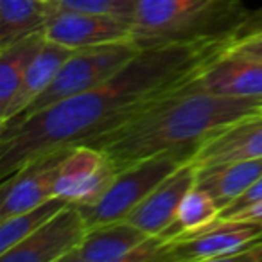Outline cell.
<instances>
[{
	"instance_id": "cell-9",
	"label": "cell",
	"mask_w": 262,
	"mask_h": 262,
	"mask_svg": "<svg viewBox=\"0 0 262 262\" xmlns=\"http://www.w3.org/2000/svg\"><path fill=\"white\" fill-rule=\"evenodd\" d=\"M70 147L56 149L34 158L0 185V221L34 208L54 198L58 169Z\"/></svg>"
},
{
	"instance_id": "cell-2",
	"label": "cell",
	"mask_w": 262,
	"mask_h": 262,
	"mask_svg": "<svg viewBox=\"0 0 262 262\" xmlns=\"http://www.w3.org/2000/svg\"><path fill=\"white\" fill-rule=\"evenodd\" d=\"M262 112V99L219 95L189 83L124 126L88 140L102 149L117 172L165 153L192 155L226 126Z\"/></svg>"
},
{
	"instance_id": "cell-25",
	"label": "cell",
	"mask_w": 262,
	"mask_h": 262,
	"mask_svg": "<svg viewBox=\"0 0 262 262\" xmlns=\"http://www.w3.org/2000/svg\"><path fill=\"white\" fill-rule=\"evenodd\" d=\"M232 260H246V262H262V237L251 243L244 251L237 253Z\"/></svg>"
},
{
	"instance_id": "cell-11",
	"label": "cell",
	"mask_w": 262,
	"mask_h": 262,
	"mask_svg": "<svg viewBox=\"0 0 262 262\" xmlns=\"http://www.w3.org/2000/svg\"><path fill=\"white\" fill-rule=\"evenodd\" d=\"M196 178L198 165L190 160L185 162L131 212L126 221L149 235L164 233L174 223L180 203L185 194L196 185Z\"/></svg>"
},
{
	"instance_id": "cell-6",
	"label": "cell",
	"mask_w": 262,
	"mask_h": 262,
	"mask_svg": "<svg viewBox=\"0 0 262 262\" xmlns=\"http://www.w3.org/2000/svg\"><path fill=\"white\" fill-rule=\"evenodd\" d=\"M262 237V223L243 219H215L205 228L169 243L164 260L208 262L232 260L251 243Z\"/></svg>"
},
{
	"instance_id": "cell-22",
	"label": "cell",
	"mask_w": 262,
	"mask_h": 262,
	"mask_svg": "<svg viewBox=\"0 0 262 262\" xmlns=\"http://www.w3.org/2000/svg\"><path fill=\"white\" fill-rule=\"evenodd\" d=\"M226 56H233V58H243L250 59V61L262 63V33L250 34L235 40L230 45Z\"/></svg>"
},
{
	"instance_id": "cell-16",
	"label": "cell",
	"mask_w": 262,
	"mask_h": 262,
	"mask_svg": "<svg viewBox=\"0 0 262 262\" xmlns=\"http://www.w3.org/2000/svg\"><path fill=\"white\" fill-rule=\"evenodd\" d=\"M262 176V158L198 167L196 185L207 190L217 207L226 208Z\"/></svg>"
},
{
	"instance_id": "cell-14",
	"label": "cell",
	"mask_w": 262,
	"mask_h": 262,
	"mask_svg": "<svg viewBox=\"0 0 262 262\" xmlns=\"http://www.w3.org/2000/svg\"><path fill=\"white\" fill-rule=\"evenodd\" d=\"M74 49L65 47V45L54 43V41L47 40L41 43L38 52L34 54L33 61L27 67V72L22 79L18 92L9 102L8 110L0 115V127L15 120L20 113H24L54 81L56 74L63 67V63L70 58Z\"/></svg>"
},
{
	"instance_id": "cell-4",
	"label": "cell",
	"mask_w": 262,
	"mask_h": 262,
	"mask_svg": "<svg viewBox=\"0 0 262 262\" xmlns=\"http://www.w3.org/2000/svg\"><path fill=\"white\" fill-rule=\"evenodd\" d=\"M142 49L133 40L76 49L70 54V58L63 63L59 72L56 74L51 86L15 120L27 119V117L49 108V106L58 104L61 101L92 90L97 84L110 79L115 72H119ZM15 120H11V122H15Z\"/></svg>"
},
{
	"instance_id": "cell-24",
	"label": "cell",
	"mask_w": 262,
	"mask_h": 262,
	"mask_svg": "<svg viewBox=\"0 0 262 262\" xmlns=\"http://www.w3.org/2000/svg\"><path fill=\"white\" fill-rule=\"evenodd\" d=\"M258 33H262V8L248 13L243 26H241L239 33H237L235 40L244 38V36H250V34H258Z\"/></svg>"
},
{
	"instance_id": "cell-3",
	"label": "cell",
	"mask_w": 262,
	"mask_h": 262,
	"mask_svg": "<svg viewBox=\"0 0 262 262\" xmlns=\"http://www.w3.org/2000/svg\"><path fill=\"white\" fill-rule=\"evenodd\" d=\"M248 13L241 0H137L133 41L146 49L203 38L235 40Z\"/></svg>"
},
{
	"instance_id": "cell-12",
	"label": "cell",
	"mask_w": 262,
	"mask_h": 262,
	"mask_svg": "<svg viewBox=\"0 0 262 262\" xmlns=\"http://www.w3.org/2000/svg\"><path fill=\"white\" fill-rule=\"evenodd\" d=\"M262 158V112L244 117L200 144L190 162L198 167Z\"/></svg>"
},
{
	"instance_id": "cell-1",
	"label": "cell",
	"mask_w": 262,
	"mask_h": 262,
	"mask_svg": "<svg viewBox=\"0 0 262 262\" xmlns=\"http://www.w3.org/2000/svg\"><path fill=\"white\" fill-rule=\"evenodd\" d=\"M233 38H203L146 47L92 90L0 127V178L34 158L124 126L192 83L228 52Z\"/></svg>"
},
{
	"instance_id": "cell-19",
	"label": "cell",
	"mask_w": 262,
	"mask_h": 262,
	"mask_svg": "<svg viewBox=\"0 0 262 262\" xmlns=\"http://www.w3.org/2000/svg\"><path fill=\"white\" fill-rule=\"evenodd\" d=\"M219 214H221V208L212 200L210 194L194 185L180 203L174 223L158 237H162L165 243L178 241L214 223Z\"/></svg>"
},
{
	"instance_id": "cell-27",
	"label": "cell",
	"mask_w": 262,
	"mask_h": 262,
	"mask_svg": "<svg viewBox=\"0 0 262 262\" xmlns=\"http://www.w3.org/2000/svg\"><path fill=\"white\" fill-rule=\"evenodd\" d=\"M49 2H51V0H49Z\"/></svg>"
},
{
	"instance_id": "cell-5",
	"label": "cell",
	"mask_w": 262,
	"mask_h": 262,
	"mask_svg": "<svg viewBox=\"0 0 262 262\" xmlns=\"http://www.w3.org/2000/svg\"><path fill=\"white\" fill-rule=\"evenodd\" d=\"M190 160L187 153H165L117 172L112 185L94 205L81 207L88 228L124 221L169 174Z\"/></svg>"
},
{
	"instance_id": "cell-8",
	"label": "cell",
	"mask_w": 262,
	"mask_h": 262,
	"mask_svg": "<svg viewBox=\"0 0 262 262\" xmlns=\"http://www.w3.org/2000/svg\"><path fill=\"white\" fill-rule=\"evenodd\" d=\"M88 232L81 207L69 203L33 235L0 255L2 262H58L76 250Z\"/></svg>"
},
{
	"instance_id": "cell-23",
	"label": "cell",
	"mask_w": 262,
	"mask_h": 262,
	"mask_svg": "<svg viewBox=\"0 0 262 262\" xmlns=\"http://www.w3.org/2000/svg\"><path fill=\"white\" fill-rule=\"evenodd\" d=\"M260 201H262V176L246 190V192L241 194V196L237 198L235 201H232L226 208H223L217 219H230L232 215L239 214L241 210H246V208L253 207V205L260 203Z\"/></svg>"
},
{
	"instance_id": "cell-26",
	"label": "cell",
	"mask_w": 262,
	"mask_h": 262,
	"mask_svg": "<svg viewBox=\"0 0 262 262\" xmlns=\"http://www.w3.org/2000/svg\"><path fill=\"white\" fill-rule=\"evenodd\" d=\"M230 219H243V221H257L262 223V201L253 207L246 208V210H241L239 214L232 215ZM221 221H226V219H221Z\"/></svg>"
},
{
	"instance_id": "cell-15",
	"label": "cell",
	"mask_w": 262,
	"mask_h": 262,
	"mask_svg": "<svg viewBox=\"0 0 262 262\" xmlns=\"http://www.w3.org/2000/svg\"><path fill=\"white\" fill-rule=\"evenodd\" d=\"M192 84L219 95L262 99V63L225 54L205 69Z\"/></svg>"
},
{
	"instance_id": "cell-7",
	"label": "cell",
	"mask_w": 262,
	"mask_h": 262,
	"mask_svg": "<svg viewBox=\"0 0 262 262\" xmlns=\"http://www.w3.org/2000/svg\"><path fill=\"white\" fill-rule=\"evenodd\" d=\"M117 176V169L102 149L76 144L67 151L54 182V196L77 207L94 205Z\"/></svg>"
},
{
	"instance_id": "cell-10",
	"label": "cell",
	"mask_w": 262,
	"mask_h": 262,
	"mask_svg": "<svg viewBox=\"0 0 262 262\" xmlns=\"http://www.w3.org/2000/svg\"><path fill=\"white\" fill-rule=\"evenodd\" d=\"M43 34L47 40L76 51V49L133 40V26L131 22L115 16L70 11L52 6Z\"/></svg>"
},
{
	"instance_id": "cell-18",
	"label": "cell",
	"mask_w": 262,
	"mask_h": 262,
	"mask_svg": "<svg viewBox=\"0 0 262 262\" xmlns=\"http://www.w3.org/2000/svg\"><path fill=\"white\" fill-rule=\"evenodd\" d=\"M43 41V33H34L9 47L0 49V115L8 110L9 102L16 95L27 67Z\"/></svg>"
},
{
	"instance_id": "cell-17",
	"label": "cell",
	"mask_w": 262,
	"mask_h": 262,
	"mask_svg": "<svg viewBox=\"0 0 262 262\" xmlns=\"http://www.w3.org/2000/svg\"><path fill=\"white\" fill-rule=\"evenodd\" d=\"M51 11L49 0H0V49L43 33Z\"/></svg>"
},
{
	"instance_id": "cell-21",
	"label": "cell",
	"mask_w": 262,
	"mask_h": 262,
	"mask_svg": "<svg viewBox=\"0 0 262 262\" xmlns=\"http://www.w3.org/2000/svg\"><path fill=\"white\" fill-rule=\"evenodd\" d=\"M52 6L70 11L92 13V15H106L131 22L137 13V0H51Z\"/></svg>"
},
{
	"instance_id": "cell-13",
	"label": "cell",
	"mask_w": 262,
	"mask_h": 262,
	"mask_svg": "<svg viewBox=\"0 0 262 262\" xmlns=\"http://www.w3.org/2000/svg\"><path fill=\"white\" fill-rule=\"evenodd\" d=\"M147 237L149 233L142 232L126 219L94 226L88 228L84 239L65 262H126Z\"/></svg>"
},
{
	"instance_id": "cell-20",
	"label": "cell",
	"mask_w": 262,
	"mask_h": 262,
	"mask_svg": "<svg viewBox=\"0 0 262 262\" xmlns=\"http://www.w3.org/2000/svg\"><path fill=\"white\" fill-rule=\"evenodd\" d=\"M67 205H69V201L54 196L38 207L22 212V214L2 219L0 221V255L15 248L29 235H33L41 225H45L49 219H52L58 212H61Z\"/></svg>"
}]
</instances>
